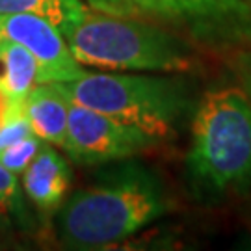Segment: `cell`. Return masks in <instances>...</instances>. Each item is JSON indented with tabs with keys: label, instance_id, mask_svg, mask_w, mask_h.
<instances>
[{
	"label": "cell",
	"instance_id": "obj_1",
	"mask_svg": "<svg viewBox=\"0 0 251 251\" xmlns=\"http://www.w3.org/2000/svg\"><path fill=\"white\" fill-rule=\"evenodd\" d=\"M171 210L160 177L132 160L102 164L88 186L58 210V236L67 250H104L134 236Z\"/></svg>",
	"mask_w": 251,
	"mask_h": 251
},
{
	"label": "cell",
	"instance_id": "obj_2",
	"mask_svg": "<svg viewBox=\"0 0 251 251\" xmlns=\"http://www.w3.org/2000/svg\"><path fill=\"white\" fill-rule=\"evenodd\" d=\"M184 170L199 201L216 203L251 190V102L238 86L198 100Z\"/></svg>",
	"mask_w": 251,
	"mask_h": 251
},
{
	"label": "cell",
	"instance_id": "obj_3",
	"mask_svg": "<svg viewBox=\"0 0 251 251\" xmlns=\"http://www.w3.org/2000/svg\"><path fill=\"white\" fill-rule=\"evenodd\" d=\"M60 32L75 60L99 71L190 73L198 67L192 41L140 19L86 6Z\"/></svg>",
	"mask_w": 251,
	"mask_h": 251
},
{
	"label": "cell",
	"instance_id": "obj_4",
	"mask_svg": "<svg viewBox=\"0 0 251 251\" xmlns=\"http://www.w3.org/2000/svg\"><path fill=\"white\" fill-rule=\"evenodd\" d=\"M56 84L73 104L102 112L160 142L175 134L198 106L188 82L175 76L86 71L75 80Z\"/></svg>",
	"mask_w": 251,
	"mask_h": 251
},
{
	"label": "cell",
	"instance_id": "obj_5",
	"mask_svg": "<svg viewBox=\"0 0 251 251\" xmlns=\"http://www.w3.org/2000/svg\"><path fill=\"white\" fill-rule=\"evenodd\" d=\"M104 13L154 23L198 47L234 50L251 39L250 0H86Z\"/></svg>",
	"mask_w": 251,
	"mask_h": 251
},
{
	"label": "cell",
	"instance_id": "obj_6",
	"mask_svg": "<svg viewBox=\"0 0 251 251\" xmlns=\"http://www.w3.org/2000/svg\"><path fill=\"white\" fill-rule=\"evenodd\" d=\"M154 136L91 108L73 104L63 151L78 166H102L132 158L158 144Z\"/></svg>",
	"mask_w": 251,
	"mask_h": 251
},
{
	"label": "cell",
	"instance_id": "obj_7",
	"mask_svg": "<svg viewBox=\"0 0 251 251\" xmlns=\"http://www.w3.org/2000/svg\"><path fill=\"white\" fill-rule=\"evenodd\" d=\"M0 36L30 50L43 82H69L88 71L75 60L60 28L36 13L0 15Z\"/></svg>",
	"mask_w": 251,
	"mask_h": 251
},
{
	"label": "cell",
	"instance_id": "obj_8",
	"mask_svg": "<svg viewBox=\"0 0 251 251\" xmlns=\"http://www.w3.org/2000/svg\"><path fill=\"white\" fill-rule=\"evenodd\" d=\"M71 182V164L47 142L23 173V190L43 216H52L62 208Z\"/></svg>",
	"mask_w": 251,
	"mask_h": 251
},
{
	"label": "cell",
	"instance_id": "obj_9",
	"mask_svg": "<svg viewBox=\"0 0 251 251\" xmlns=\"http://www.w3.org/2000/svg\"><path fill=\"white\" fill-rule=\"evenodd\" d=\"M71 100L56 82L37 84L21 102V112L28 119L34 134L63 151Z\"/></svg>",
	"mask_w": 251,
	"mask_h": 251
},
{
	"label": "cell",
	"instance_id": "obj_10",
	"mask_svg": "<svg viewBox=\"0 0 251 251\" xmlns=\"http://www.w3.org/2000/svg\"><path fill=\"white\" fill-rule=\"evenodd\" d=\"M41 80V69L28 49L0 36V90L21 108L30 91Z\"/></svg>",
	"mask_w": 251,
	"mask_h": 251
},
{
	"label": "cell",
	"instance_id": "obj_11",
	"mask_svg": "<svg viewBox=\"0 0 251 251\" xmlns=\"http://www.w3.org/2000/svg\"><path fill=\"white\" fill-rule=\"evenodd\" d=\"M86 4L80 0H0V15L36 13L49 19L58 28L78 15Z\"/></svg>",
	"mask_w": 251,
	"mask_h": 251
},
{
	"label": "cell",
	"instance_id": "obj_12",
	"mask_svg": "<svg viewBox=\"0 0 251 251\" xmlns=\"http://www.w3.org/2000/svg\"><path fill=\"white\" fill-rule=\"evenodd\" d=\"M45 144L37 134H30L25 140H21L17 144L9 145L4 151H0V162L4 164V168H8L15 175H23L25 170L30 166V162L34 160L41 145Z\"/></svg>",
	"mask_w": 251,
	"mask_h": 251
},
{
	"label": "cell",
	"instance_id": "obj_13",
	"mask_svg": "<svg viewBox=\"0 0 251 251\" xmlns=\"http://www.w3.org/2000/svg\"><path fill=\"white\" fill-rule=\"evenodd\" d=\"M0 212L8 216H25L23 192L19 186L17 175L11 173L0 162Z\"/></svg>",
	"mask_w": 251,
	"mask_h": 251
},
{
	"label": "cell",
	"instance_id": "obj_14",
	"mask_svg": "<svg viewBox=\"0 0 251 251\" xmlns=\"http://www.w3.org/2000/svg\"><path fill=\"white\" fill-rule=\"evenodd\" d=\"M233 73L238 80V88L251 102V39L234 49L233 54Z\"/></svg>",
	"mask_w": 251,
	"mask_h": 251
},
{
	"label": "cell",
	"instance_id": "obj_15",
	"mask_svg": "<svg viewBox=\"0 0 251 251\" xmlns=\"http://www.w3.org/2000/svg\"><path fill=\"white\" fill-rule=\"evenodd\" d=\"M30 134H34V130H32V126H30L26 117L23 116V114L13 116L0 126V151H4L9 145L25 140Z\"/></svg>",
	"mask_w": 251,
	"mask_h": 251
},
{
	"label": "cell",
	"instance_id": "obj_16",
	"mask_svg": "<svg viewBox=\"0 0 251 251\" xmlns=\"http://www.w3.org/2000/svg\"><path fill=\"white\" fill-rule=\"evenodd\" d=\"M17 114H23L21 108L15 106V104L8 99V95L0 90V126L4 125L8 119H11L13 116H17Z\"/></svg>",
	"mask_w": 251,
	"mask_h": 251
},
{
	"label": "cell",
	"instance_id": "obj_17",
	"mask_svg": "<svg viewBox=\"0 0 251 251\" xmlns=\"http://www.w3.org/2000/svg\"><path fill=\"white\" fill-rule=\"evenodd\" d=\"M6 224H8V220H6V214H4V212H0V231L6 227Z\"/></svg>",
	"mask_w": 251,
	"mask_h": 251
}]
</instances>
